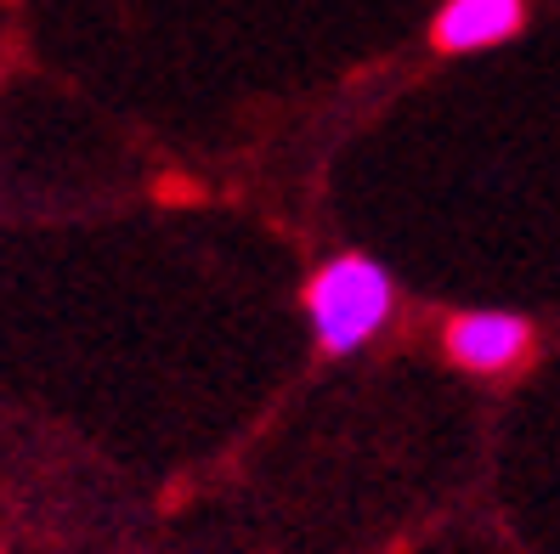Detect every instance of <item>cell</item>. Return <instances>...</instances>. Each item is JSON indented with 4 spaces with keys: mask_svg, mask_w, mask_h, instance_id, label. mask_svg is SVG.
I'll use <instances>...</instances> for the list:
<instances>
[{
    "mask_svg": "<svg viewBox=\"0 0 560 554\" xmlns=\"http://www.w3.org/2000/svg\"><path fill=\"white\" fill-rule=\"evenodd\" d=\"M397 317V272L385 260L340 249L306 283V322L323 356H362Z\"/></svg>",
    "mask_w": 560,
    "mask_h": 554,
    "instance_id": "6da1fadb",
    "label": "cell"
},
{
    "mask_svg": "<svg viewBox=\"0 0 560 554\" xmlns=\"http://www.w3.org/2000/svg\"><path fill=\"white\" fill-rule=\"evenodd\" d=\"M533 317L521 311H504V306H476V311H458L447 317L442 329V351L453 368L465 374H481V379H499V374H515L526 356H533Z\"/></svg>",
    "mask_w": 560,
    "mask_h": 554,
    "instance_id": "7a4b0ae2",
    "label": "cell"
},
{
    "mask_svg": "<svg viewBox=\"0 0 560 554\" xmlns=\"http://www.w3.org/2000/svg\"><path fill=\"white\" fill-rule=\"evenodd\" d=\"M526 28V0H442L431 17V40L447 57H476L515 40Z\"/></svg>",
    "mask_w": 560,
    "mask_h": 554,
    "instance_id": "3957f363",
    "label": "cell"
}]
</instances>
